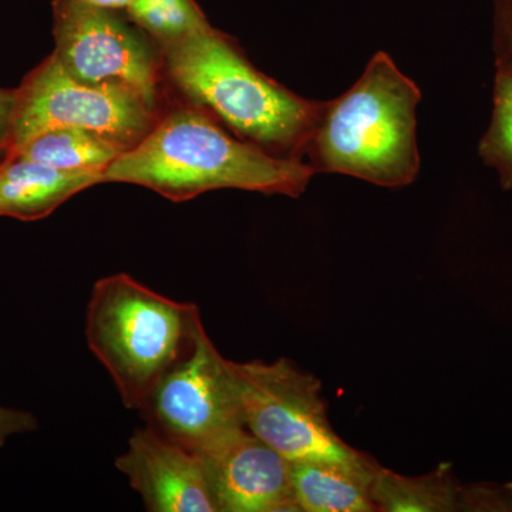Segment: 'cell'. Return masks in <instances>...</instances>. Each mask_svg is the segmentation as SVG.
I'll return each mask as SVG.
<instances>
[{
  "mask_svg": "<svg viewBox=\"0 0 512 512\" xmlns=\"http://www.w3.org/2000/svg\"><path fill=\"white\" fill-rule=\"evenodd\" d=\"M315 171L241 140L207 111L181 99L156 126L104 171V184L140 185L173 202L204 192L242 190L299 198Z\"/></svg>",
  "mask_w": 512,
  "mask_h": 512,
  "instance_id": "1",
  "label": "cell"
},
{
  "mask_svg": "<svg viewBox=\"0 0 512 512\" xmlns=\"http://www.w3.org/2000/svg\"><path fill=\"white\" fill-rule=\"evenodd\" d=\"M165 86L234 136L305 163L325 101L305 99L259 72L234 37L214 26L163 47Z\"/></svg>",
  "mask_w": 512,
  "mask_h": 512,
  "instance_id": "2",
  "label": "cell"
},
{
  "mask_svg": "<svg viewBox=\"0 0 512 512\" xmlns=\"http://www.w3.org/2000/svg\"><path fill=\"white\" fill-rule=\"evenodd\" d=\"M417 84L386 52L376 53L352 87L325 101L305 163L316 174H342L386 188H402L420 171Z\"/></svg>",
  "mask_w": 512,
  "mask_h": 512,
  "instance_id": "3",
  "label": "cell"
},
{
  "mask_svg": "<svg viewBox=\"0 0 512 512\" xmlns=\"http://www.w3.org/2000/svg\"><path fill=\"white\" fill-rule=\"evenodd\" d=\"M204 329L195 303L177 302L116 274L94 284L86 313L89 349L138 410L165 373L190 356Z\"/></svg>",
  "mask_w": 512,
  "mask_h": 512,
  "instance_id": "4",
  "label": "cell"
},
{
  "mask_svg": "<svg viewBox=\"0 0 512 512\" xmlns=\"http://www.w3.org/2000/svg\"><path fill=\"white\" fill-rule=\"evenodd\" d=\"M15 93L8 157L57 127L93 131L128 151L148 136L164 110L127 84L77 82L53 53Z\"/></svg>",
  "mask_w": 512,
  "mask_h": 512,
  "instance_id": "5",
  "label": "cell"
},
{
  "mask_svg": "<svg viewBox=\"0 0 512 512\" xmlns=\"http://www.w3.org/2000/svg\"><path fill=\"white\" fill-rule=\"evenodd\" d=\"M245 427L288 461H348L360 456L333 430L322 382L292 360L232 362Z\"/></svg>",
  "mask_w": 512,
  "mask_h": 512,
  "instance_id": "6",
  "label": "cell"
},
{
  "mask_svg": "<svg viewBox=\"0 0 512 512\" xmlns=\"http://www.w3.org/2000/svg\"><path fill=\"white\" fill-rule=\"evenodd\" d=\"M55 55L66 73L86 84H127L164 106V52L124 10L53 0Z\"/></svg>",
  "mask_w": 512,
  "mask_h": 512,
  "instance_id": "7",
  "label": "cell"
},
{
  "mask_svg": "<svg viewBox=\"0 0 512 512\" xmlns=\"http://www.w3.org/2000/svg\"><path fill=\"white\" fill-rule=\"evenodd\" d=\"M138 412L148 426L197 454L245 427L231 360L205 328L190 356L161 377Z\"/></svg>",
  "mask_w": 512,
  "mask_h": 512,
  "instance_id": "8",
  "label": "cell"
},
{
  "mask_svg": "<svg viewBox=\"0 0 512 512\" xmlns=\"http://www.w3.org/2000/svg\"><path fill=\"white\" fill-rule=\"evenodd\" d=\"M218 512H301L291 461L244 427L200 454Z\"/></svg>",
  "mask_w": 512,
  "mask_h": 512,
  "instance_id": "9",
  "label": "cell"
},
{
  "mask_svg": "<svg viewBox=\"0 0 512 512\" xmlns=\"http://www.w3.org/2000/svg\"><path fill=\"white\" fill-rule=\"evenodd\" d=\"M116 468L150 512H218L200 454L168 440L153 427L133 431Z\"/></svg>",
  "mask_w": 512,
  "mask_h": 512,
  "instance_id": "10",
  "label": "cell"
},
{
  "mask_svg": "<svg viewBox=\"0 0 512 512\" xmlns=\"http://www.w3.org/2000/svg\"><path fill=\"white\" fill-rule=\"evenodd\" d=\"M104 184L99 171H63L12 157L0 164V217L39 221L74 195Z\"/></svg>",
  "mask_w": 512,
  "mask_h": 512,
  "instance_id": "11",
  "label": "cell"
},
{
  "mask_svg": "<svg viewBox=\"0 0 512 512\" xmlns=\"http://www.w3.org/2000/svg\"><path fill=\"white\" fill-rule=\"evenodd\" d=\"M379 463L362 453L348 461H292L291 480L301 512H376L373 478Z\"/></svg>",
  "mask_w": 512,
  "mask_h": 512,
  "instance_id": "12",
  "label": "cell"
},
{
  "mask_svg": "<svg viewBox=\"0 0 512 512\" xmlns=\"http://www.w3.org/2000/svg\"><path fill=\"white\" fill-rule=\"evenodd\" d=\"M372 498L376 512L467 511L466 485L454 476L450 463L419 477H407L377 466Z\"/></svg>",
  "mask_w": 512,
  "mask_h": 512,
  "instance_id": "13",
  "label": "cell"
},
{
  "mask_svg": "<svg viewBox=\"0 0 512 512\" xmlns=\"http://www.w3.org/2000/svg\"><path fill=\"white\" fill-rule=\"evenodd\" d=\"M126 151L120 144L93 131L57 127L33 138L8 158L22 157L63 171L104 173Z\"/></svg>",
  "mask_w": 512,
  "mask_h": 512,
  "instance_id": "14",
  "label": "cell"
},
{
  "mask_svg": "<svg viewBox=\"0 0 512 512\" xmlns=\"http://www.w3.org/2000/svg\"><path fill=\"white\" fill-rule=\"evenodd\" d=\"M126 13L161 47L174 45L212 26L195 0H133Z\"/></svg>",
  "mask_w": 512,
  "mask_h": 512,
  "instance_id": "15",
  "label": "cell"
},
{
  "mask_svg": "<svg viewBox=\"0 0 512 512\" xmlns=\"http://www.w3.org/2000/svg\"><path fill=\"white\" fill-rule=\"evenodd\" d=\"M493 116L481 138L478 154L500 175L504 190H512V72L497 63Z\"/></svg>",
  "mask_w": 512,
  "mask_h": 512,
  "instance_id": "16",
  "label": "cell"
},
{
  "mask_svg": "<svg viewBox=\"0 0 512 512\" xmlns=\"http://www.w3.org/2000/svg\"><path fill=\"white\" fill-rule=\"evenodd\" d=\"M494 49L497 63L512 72V0H495Z\"/></svg>",
  "mask_w": 512,
  "mask_h": 512,
  "instance_id": "17",
  "label": "cell"
},
{
  "mask_svg": "<svg viewBox=\"0 0 512 512\" xmlns=\"http://www.w3.org/2000/svg\"><path fill=\"white\" fill-rule=\"evenodd\" d=\"M37 429V420L32 413L0 406V447L13 434L29 433Z\"/></svg>",
  "mask_w": 512,
  "mask_h": 512,
  "instance_id": "18",
  "label": "cell"
},
{
  "mask_svg": "<svg viewBox=\"0 0 512 512\" xmlns=\"http://www.w3.org/2000/svg\"><path fill=\"white\" fill-rule=\"evenodd\" d=\"M15 90L0 89V160L5 161L10 150Z\"/></svg>",
  "mask_w": 512,
  "mask_h": 512,
  "instance_id": "19",
  "label": "cell"
},
{
  "mask_svg": "<svg viewBox=\"0 0 512 512\" xmlns=\"http://www.w3.org/2000/svg\"><path fill=\"white\" fill-rule=\"evenodd\" d=\"M80 2L86 3V5L96 6V8L124 10V12H126L133 0H80Z\"/></svg>",
  "mask_w": 512,
  "mask_h": 512,
  "instance_id": "20",
  "label": "cell"
},
{
  "mask_svg": "<svg viewBox=\"0 0 512 512\" xmlns=\"http://www.w3.org/2000/svg\"><path fill=\"white\" fill-rule=\"evenodd\" d=\"M504 511H512V483L503 485Z\"/></svg>",
  "mask_w": 512,
  "mask_h": 512,
  "instance_id": "21",
  "label": "cell"
}]
</instances>
